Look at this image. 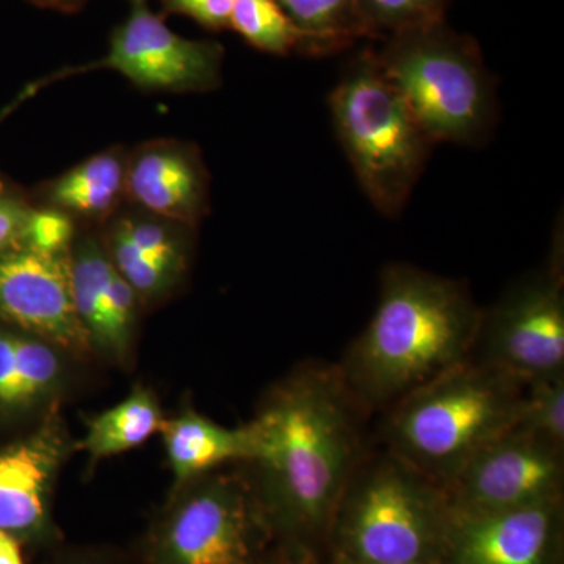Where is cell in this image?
<instances>
[{"instance_id":"obj_1","label":"cell","mask_w":564,"mask_h":564,"mask_svg":"<svg viewBox=\"0 0 564 564\" xmlns=\"http://www.w3.org/2000/svg\"><path fill=\"white\" fill-rule=\"evenodd\" d=\"M348 402L337 370L306 369L274 388L248 423L267 510L289 532L314 536L333 524L358 448Z\"/></svg>"},{"instance_id":"obj_2","label":"cell","mask_w":564,"mask_h":564,"mask_svg":"<svg viewBox=\"0 0 564 564\" xmlns=\"http://www.w3.org/2000/svg\"><path fill=\"white\" fill-rule=\"evenodd\" d=\"M481 321L484 311L463 282L404 263L386 267L372 321L337 372L350 395L392 406L467 361Z\"/></svg>"},{"instance_id":"obj_3","label":"cell","mask_w":564,"mask_h":564,"mask_svg":"<svg viewBox=\"0 0 564 564\" xmlns=\"http://www.w3.org/2000/svg\"><path fill=\"white\" fill-rule=\"evenodd\" d=\"M524 384L488 364H458L392 404L391 455L447 488L478 452L518 425Z\"/></svg>"},{"instance_id":"obj_4","label":"cell","mask_w":564,"mask_h":564,"mask_svg":"<svg viewBox=\"0 0 564 564\" xmlns=\"http://www.w3.org/2000/svg\"><path fill=\"white\" fill-rule=\"evenodd\" d=\"M334 131L375 209L402 214L433 141L375 55L351 63L328 98Z\"/></svg>"},{"instance_id":"obj_5","label":"cell","mask_w":564,"mask_h":564,"mask_svg":"<svg viewBox=\"0 0 564 564\" xmlns=\"http://www.w3.org/2000/svg\"><path fill=\"white\" fill-rule=\"evenodd\" d=\"M337 555L378 564H443L447 494L389 454L348 481L333 518Z\"/></svg>"},{"instance_id":"obj_6","label":"cell","mask_w":564,"mask_h":564,"mask_svg":"<svg viewBox=\"0 0 564 564\" xmlns=\"http://www.w3.org/2000/svg\"><path fill=\"white\" fill-rule=\"evenodd\" d=\"M375 57L434 144L470 147L491 132L496 88L467 41L430 24L395 33Z\"/></svg>"},{"instance_id":"obj_7","label":"cell","mask_w":564,"mask_h":564,"mask_svg":"<svg viewBox=\"0 0 564 564\" xmlns=\"http://www.w3.org/2000/svg\"><path fill=\"white\" fill-rule=\"evenodd\" d=\"M547 269L511 285L484 313L480 362L521 381L564 373L563 234L560 226Z\"/></svg>"},{"instance_id":"obj_8","label":"cell","mask_w":564,"mask_h":564,"mask_svg":"<svg viewBox=\"0 0 564 564\" xmlns=\"http://www.w3.org/2000/svg\"><path fill=\"white\" fill-rule=\"evenodd\" d=\"M154 543L155 564H252L254 500L236 475L182 486Z\"/></svg>"},{"instance_id":"obj_9","label":"cell","mask_w":564,"mask_h":564,"mask_svg":"<svg viewBox=\"0 0 564 564\" xmlns=\"http://www.w3.org/2000/svg\"><path fill=\"white\" fill-rule=\"evenodd\" d=\"M223 47L214 41L177 35L148 0H131V11L111 33L107 54L99 61L52 74L50 82L69 74L111 69L140 90L206 93L221 84Z\"/></svg>"},{"instance_id":"obj_10","label":"cell","mask_w":564,"mask_h":564,"mask_svg":"<svg viewBox=\"0 0 564 564\" xmlns=\"http://www.w3.org/2000/svg\"><path fill=\"white\" fill-rule=\"evenodd\" d=\"M564 448L513 426L444 488L452 511L496 513L562 499Z\"/></svg>"},{"instance_id":"obj_11","label":"cell","mask_w":564,"mask_h":564,"mask_svg":"<svg viewBox=\"0 0 564 564\" xmlns=\"http://www.w3.org/2000/svg\"><path fill=\"white\" fill-rule=\"evenodd\" d=\"M69 252L47 254L24 245L2 252L0 318L61 350L85 352L93 347L74 310Z\"/></svg>"},{"instance_id":"obj_12","label":"cell","mask_w":564,"mask_h":564,"mask_svg":"<svg viewBox=\"0 0 564 564\" xmlns=\"http://www.w3.org/2000/svg\"><path fill=\"white\" fill-rule=\"evenodd\" d=\"M562 499L496 513L452 511L443 564H555Z\"/></svg>"},{"instance_id":"obj_13","label":"cell","mask_w":564,"mask_h":564,"mask_svg":"<svg viewBox=\"0 0 564 564\" xmlns=\"http://www.w3.org/2000/svg\"><path fill=\"white\" fill-rule=\"evenodd\" d=\"M126 203L196 228L210 206V176L199 148L155 139L128 152Z\"/></svg>"},{"instance_id":"obj_14","label":"cell","mask_w":564,"mask_h":564,"mask_svg":"<svg viewBox=\"0 0 564 564\" xmlns=\"http://www.w3.org/2000/svg\"><path fill=\"white\" fill-rule=\"evenodd\" d=\"M66 454L68 437L55 417L0 451V530L17 540L46 530L52 488Z\"/></svg>"},{"instance_id":"obj_15","label":"cell","mask_w":564,"mask_h":564,"mask_svg":"<svg viewBox=\"0 0 564 564\" xmlns=\"http://www.w3.org/2000/svg\"><path fill=\"white\" fill-rule=\"evenodd\" d=\"M163 445L176 486H184L231 463H251L254 437L250 425L226 429L185 411L163 423Z\"/></svg>"},{"instance_id":"obj_16","label":"cell","mask_w":564,"mask_h":564,"mask_svg":"<svg viewBox=\"0 0 564 564\" xmlns=\"http://www.w3.org/2000/svg\"><path fill=\"white\" fill-rule=\"evenodd\" d=\"M61 348L21 329H0V411L20 414L54 402L65 369Z\"/></svg>"},{"instance_id":"obj_17","label":"cell","mask_w":564,"mask_h":564,"mask_svg":"<svg viewBox=\"0 0 564 564\" xmlns=\"http://www.w3.org/2000/svg\"><path fill=\"white\" fill-rule=\"evenodd\" d=\"M126 163L122 148L98 152L40 188L41 206L65 212L74 221H107L126 204Z\"/></svg>"},{"instance_id":"obj_18","label":"cell","mask_w":564,"mask_h":564,"mask_svg":"<svg viewBox=\"0 0 564 564\" xmlns=\"http://www.w3.org/2000/svg\"><path fill=\"white\" fill-rule=\"evenodd\" d=\"M163 423L154 393L137 388L122 402L91 419L79 448L96 463L140 447L162 432Z\"/></svg>"},{"instance_id":"obj_19","label":"cell","mask_w":564,"mask_h":564,"mask_svg":"<svg viewBox=\"0 0 564 564\" xmlns=\"http://www.w3.org/2000/svg\"><path fill=\"white\" fill-rule=\"evenodd\" d=\"M229 28L252 47L269 54L285 55L306 43L276 0H234Z\"/></svg>"},{"instance_id":"obj_20","label":"cell","mask_w":564,"mask_h":564,"mask_svg":"<svg viewBox=\"0 0 564 564\" xmlns=\"http://www.w3.org/2000/svg\"><path fill=\"white\" fill-rule=\"evenodd\" d=\"M313 43H336L361 33L355 0H276Z\"/></svg>"},{"instance_id":"obj_21","label":"cell","mask_w":564,"mask_h":564,"mask_svg":"<svg viewBox=\"0 0 564 564\" xmlns=\"http://www.w3.org/2000/svg\"><path fill=\"white\" fill-rule=\"evenodd\" d=\"M516 426L564 448V373L525 381Z\"/></svg>"},{"instance_id":"obj_22","label":"cell","mask_w":564,"mask_h":564,"mask_svg":"<svg viewBox=\"0 0 564 564\" xmlns=\"http://www.w3.org/2000/svg\"><path fill=\"white\" fill-rule=\"evenodd\" d=\"M362 32L411 31L436 24L443 0H355Z\"/></svg>"},{"instance_id":"obj_23","label":"cell","mask_w":564,"mask_h":564,"mask_svg":"<svg viewBox=\"0 0 564 564\" xmlns=\"http://www.w3.org/2000/svg\"><path fill=\"white\" fill-rule=\"evenodd\" d=\"M76 239V221L65 212L35 204L22 245L47 254H65Z\"/></svg>"},{"instance_id":"obj_24","label":"cell","mask_w":564,"mask_h":564,"mask_svg":"<svg viewBox=\"0 0 564 564\" xmlns=\"http://www.w3.org/2000/svg\"><path fill=\"white\" fill-rule=\"evenodd\" d=\"M33 206L18 188L0 180V254L22 245Z\"/></svg>"},{"instance_id":"obj_25","label":"cell","mask_w":564,"mask_h":564,"mask_svg":"<svg viewBox=\"0 0 564 564\" xmlns=\"http://www.w3.org/2000/svg\"><path fill=\"white\" fill-rule=\"evenodd\" d=\"M234 0H162L165 13L182 14L209 31L229 29Z\"/></svg>"},{"instance_id":"obj_26","label":"cell","mask_w":564,"mask_h":564,"mask_svg":"<svg viewBox=\"0 0 564 564\" xmlns=\"http://www.w3.org/2000/svg\"><path fill=\"white\" fill-rule=\"evenodd\" d=\"M0 564H24L17 538L3 530H0Z\"/></svg>"},{"instance_id":"obj_27","label":"cell","mask_w":564,"mask_h":564,"mask_svg":"<svg viewBox=\"0 0 564 564\" xmlns=\"http://www.w3.org/2000/svg\"><path fill=\"white\" fill-rule=\"evenodd\" d=\"M44 84H47V80L39 82V84L29 85V87H25L24 90H22L20 95H18L17 98H14L13 101H11L9 106L6 107V109L0 110V124H2V122L6 121L7 118H9L10 115L13 113V111L17 110L22 102H25L28 101V99H31L32 96L40 90L41 85Z\"/></svg>"},{"instance_id":"obj_28","label":"cell","mask_w":564,"mask_h":564,"mask_svg":"<svg viewBox=\"0 0 564 564\" xmlns=\"http://www.w3.org/2000/svg\"><path fill=\"white\" fill-rule=\"evenodd\" d=\"M29 2L35 3L41 9L74 11L79 10L85 0H29Z\"/></svg>"},{"instance_id":"obj_29","label":"cell","mask_w":564,"mask_h":564,"mask_svg":"<svg viewBox=\"0 0 564 564\" xmlns=\"http://www.w3.org/2000/svg\"><path fill=\"white\" fill-rule=\"evenodd\" d=\"M336 564H378V563L356 562V560L348 558V556L337 555Z\"/></svg>"}]
</instances>
